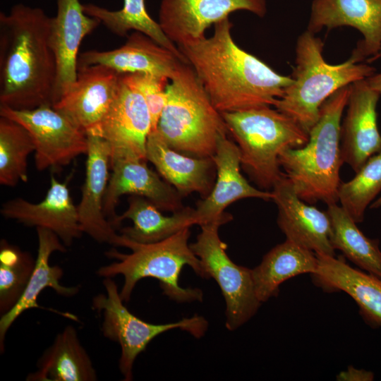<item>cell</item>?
I'll list each match as a JSON object with an SVG mask.
<instances>
[{
    "label": "cell",
    "instance_id": "cell-13",
    "mask_svg": "<svg viewBox=\"0 0 381 381\" xmlns=\"http://www.w3.org/2000/svg\"><path fill=\"white\" fill-rule=\"evenodd\" d=\"M212 158L216 167V179L209 195L196 204L198 225L230 222L233 217L224 210L238 200L253 198L272 200L271 191L252 186L241 174L238 147L227 134L219 138L216 152Z\"/></svg>",
    "mask_w": 381,
    "mask_h": 381
},
{
    "label": "cell",
    "instance_id": "cell-15",
    "mask_svg": "<svg viewBox=\"0 0 381 381\" xmlns=\"http://www.w3.org/2000/svg\"><path fill=\"white\" fill-rule=\"evenodd\" d=\"M271 192L278 209L277 224L286 239L316 254L335 256L327 212L301 200L284 173Z\"/></svg>",
    "mask_w": 381,
    "mask_h": 381
},
{
    "label": "cell",
    "instance_id": "cell-37",
    "mask_svg": "<svg viewBox=\"0 0 381 381\" xmlns=\"http://www.w3.org/2000/svg\"><path fill=\"white\" fill-rule=\"evenodd\" d=\"M372 208H379L381 207V196L376 200L371 205Z\"/></svg>",
    "mask_w": 381,
    "mask_h": 381
},
{
    "label": "cell",
    "instance_id": "cell-20",
    "mask_svg": "<svg viewBox=\"0 0 381 381\" xmlns=\"http://www.w3.org/2000/svg\"><path fill=\"white\" fill-rule=\"evenodd\" d=\"M181 61H183L174 53L147 35L134 31L120 47L108 51L90 50L80 54L78 67L99 64L121 74L147 73L170 80Z\"/></svg>",
    "mask_w": 381,
    "mask_h": 381
},
{
    "label": "cell",
    "instance_id": "cell-7",
    "mask_svg": "<svg viewBox=\"0 0 381 381\" xmlns=\"http://www.w3.org/2000/svg\"><path fill=\"white\" fill-rule=\"evenodd\" d=\"M167 101L157 131L174 150L195 157H212L219 138L228 134L193 68L181 61L166 89Z\"/></svg>",
    "mask_w": 381,
    "mask_h": 381
},
{
    "label": "cell",
    "instance_id": "cell-22",
    "mask_svg": "<svg viewBox=\"0 0 381 381\" xmlns=\"http://www.w3.org/2000/svg\"><path fill=\"white\" fill-rule=\"evenodd\" d=\"M56 4L57 12L52 18L51 28L57 68L53 104L76 79L78 50L83 40L101 23L85 13L79 0H56Z\"/></svg>",
    "mask_w": 381,
    "mask_h": 381
},
{
    "label": "cell",
    "instance_id": "cell-9",
    "mask_svg": "<svg viewBox=\"0 0 381 381\" xmlns=\"http://www.w3.org/2000/svg\"><path fill=\"white\" fill-rule=\"evenodd\" d=\"M223 224L214 222L200 226L201 231L190 246L208 279L213 278L219 285L226 303V327L233 331L255 314L261 302L255 294L251 270L234 263L226 252L227 246L219 235Z\"/></svg>",
    "mask_w": 381,
    "mask_h": 381
},
{
    "label": "cell",
    "instance_id": "cell-17",
    "mask_svg": "<svg viewBox=\"0 0 381 381\" xmlns=\"http://www.w3.org/2000/svg\"><path fill=\"white\" fill-rule=\"evenodd\" d=\"M380 96L366 79L351 85L346 114L341 126V152L343 162L355 172L381 151L377 114Z\"/></svg>",
    "mask_w": 381,
    "mask_h": 381
},
{
    "label": "cell",
    "instance_id": "cell-19",
    "mask_svg": "<svg viewBox=\"0 0 381 381\" xmlns=\"http://www.w3.org/2000/svg\"><path fill=\"white\" fill-rule=\"evenodd\" d=\"M1 214L25 226L45 228L54 232L67 247L83 234L78 207L73 202L66 183L52 176L44 198L32 203L18 198L2 205Z\"/></svg>",
    "mask_w": 381,
    "mask_h": 381
},
{
    "label": "cell",
    "instance_id": "cell-18",
    "mask_svg": "<svg viewBox=\"0 0 381 381\" xmlns=\"http://www.w3.org/2000/svg\"><path fill=\"white\" fill-rule=\"evenodd\" d=\"M341 26L358 30L363 35L352 55L361 62L381 49V0H314L308 30L317 33Z\"/></svg>",
    "mask_w": 381,
    "mask_h": 381
},
{
    "label": "cell",
    "instance_id": "cell-35",
    "mask_svg": "<svg viewBox=\"0 0 381 381\" xmlns=\"http://www.w3.org/2000/svg\"><path fill=\"white\" fill-rule=\"evenodd\" d=\"M337 380L339 381H371L374 380V373L350 365L346 370L341 371L337 375Z\"/></svg>",
    "mask_w": 381,
    "mask_h": 381
},
{
    "label": "cell",
    "instance_id": "cell-34",
    "mask_svg": "<svg viewBox=\"0 0 381 381\" xmlns=\"http://www.w3.org/2000/svg\"><path fill=\"white\" fill-rule=\"evenodd\" d=\"M122 80L137 90L145 99L148 107L152 131L156 130L167 101V86L169 80L147 73L121 74Z\"/></svg>",
    "mask_w": 381,
    "mask_h": 381
},
{
    "label": "cell",
    "instance_id": "cell-11",
    "mask_svg": "<svg viewBox=\"0 0 381 381\" xmlns=\"http://www.w3.org/2000/svg\"><path fill=\"white\" fill-rule=\"evenodd\" d=\"M152 121L147 104L135 89L121 81L107 113L96 135L105 140L111 152V161L138 159L145 161Z\"/></svg>",
    "mask_w": 381,
    "mask_h": 381
},
{
    "label": "cell",
    "instance_id": "cell-8",
    "mask_svg": "<svg viewBox=\"0 0 381 381\" xmlns=\"http://www.w3.org/2000/svg\"><path fill=\"white\" fill-rule=\"evenodd\" d=\"M106 294L92 298V308L103 316L101 330L107 339L121 347L119 368L123 380H133V368L137 356L158 335L174 329L185 330L199 339L206 332L208 322L200 315L185 318L167 324H152L138 318L123 305L118 286L111 278H104Z\"/></svg>",
    "mask_w": 381,
    "mask_h": 381
},
{
    "label": "cell",
    "instance_id": "cell-3",
    "mask_svg": "<svg viewBox=\"0 0 381 381\" xmlns=\"http://www.w3.org/2000/svg\"><path fill=\"white\" fill-rule=\"evenodd\" d=\"M351 85L330 96L322 105L320 116L308 133V143L284 150L281 168L298 196L308 203H337L344 163L341 152V121L347 105Z\"/></svg>",
    "mask_w": 381,
    "mask_h": 381
},
{
    "label": "cell",
    "instance_id": "cell-26",
    "mask_svg": "<svg viewBox=\"0 0 381 381\" xmlns=\"http://www.w3.org/2000/svg\"><path fill=\"white\" fill-rule=\"evenodd\" d=\"M37 369L28 381H95L93 363L81 344L75 327L66 326L38 360Z\"/></svg>",
    "mask_w": 381,
    "mask_h": 381
},
{
    "label": "cell",
    "instance_id": "cell-2",
    "mask_svg": "<svg viewBox=\"0 0 381 381\" xmlns=\"http://www.w3.org/2000/svg\"><path fill=\"white\" fill-rule=\"evenodd\" d=\"M52 18L22 4L0 13V105L30 109L53 105L56 61Z\"/></svg>",
    "mask_w": 381,
    "mask_h": 381
},
{
    "label": "cell",
    "instance_id": "cell-12",
    "mask_svg": "<svg viewBox=\"0 0 381 381\" xmlns=\"http://www.w3.org/2000/svg\"><path fill=\"white\" fill-rule=\"evenodd\" d=\"M244 10L259 17L267 11L265 0H162L159 24L169 39L177 46L205 37L212 25Z\"/></svg>",
    "mask_w": 381,
    "mask_h": 381
},
{
    "label": "cell",
    "instance_id": "cell-10",
    "mask_svg": "<svg viewBox=\"0 0 381 381\" xmlns=\"http://www.w3.org/2000/svg\"><path fill=\"white\" fill-rule=\"evenodd\" d=\"M0 116L16 121L28 131L35 145V163L39 171L67 165L87 153L85 131L52 105L20 110L0 105Z\"/></svg>",
    "mask_w": 381,
    "mask_h": 381
},
{
    "label": "cell",
    "instance_id": "cell-36",
    "mask_svg": "<svg viewBox=\"0 0 381 381\" xmlns=\"http://www.w3.org/2000/svg\"><path fill=\"white\" fill-rule=\"evenodd\" d=\"M368 85L381 95V73L373 74L366 78Z\"/></svg>",
    "mask_w": 381,
    "mask_h": 381
},
{
    "label": "cell",
    "instance_id": "cell-25",
    "mask_svg": "<svg viewBox=\"0 0 381 381\" xmlns=\"http://www.w3.org/2000/svg\"><path fill=\"white\" fill-rule=\"evenodd\" d=\"M38 238L37 255L28 286L16 305L0 319V351H4L6 334L16 320L25 311L40 308L37 299L42 291L51 288L61 296L70 297L78 294L79 286H65L60 279L64 270L58 265L51 266L49 258L55 251L66 252V246L52 231L37 228Z\"/></svg>",
    "mask_w": 381,
    "mask_h": 381
},
{
    "label": "cell",
    "instance_id": "cell-27",
    "mask_svg": "<svg viewBox=\"0 0 381 381\" xmlns=\"http://www.w3.org/2000/svg\"><path fill=\"white\" fill-rule=\"evenodd\" d=\"M128 208L118 215L117 229L122 221L130 219L133 225L120 229L121 234L140 243H152L163 241L179 231L198 224L195 208L184 207L181 210L165 216L162 210L146 198L131 195Z\"/></svg>",
    "mask_w": 381,
    "mask_h": 381
},
{
    "label": "cell",
    "instance_id": "cell-33",
    "mask_svg": "<svg viewBox=\"0 0 381 381\" xmlns=\"http://www.w3.org/2000/svg\"><path fill=\"white\" fill-rule=\"evenodd\" d=\"M35 265L27 253L1 242L0 250V314L9 312L23 294Z\"/></svg>",
    "mask_w": 381,
    "mask_h": 381
},
{
    "label": "cell",
    "instance_id": "cell-31",
    "mask_svg": "<svg viewBox=\"0 0 381 381\" xmlns=\"http://www.w3.org/2000/svg\"><path fill=\"white\" fill-rule=\"evenodd\" d=\"M33 140L19 123L0 116V183L13 187L26 182L28 157L35 152Z\"/></svg>",
    "mask_w": 381,
    "mask_h": 381
},
{
    "label": "cell",
    "instance_id": "cell-38",
    "mask_svg": "<svg viewBox=\"0 0 381 381\" xmlns=\"http://www.w3.org/2000/svg\"><path fill=\"white\" fill-rule=\"evenodd\" d=\"M380 58H381V49L380 50V52L376 55H375L373 57H370V58L368 59V62L371 63V62H373V61H374L375 60H377V59H379Z\"/></svg>",
    "mask_w": 381,
    "mask_h": 381
},
{
    "label": "cell",
    "instance_id": "cell-23",
    "mask_svg": "<svg viewBox=\"0 0 381 381\" xmlns=\"http://www.w3.org/2000/svg\"><path fill=\"white\" fill-rule=\"evenodd\" d=\"M147 160L158 174L182 196L197 193L205 198L216 179V167L212 157H195L169 147L157 130L151 131L147 141Z\"/></svg>",
    "mask_w": 381,
    "mask_h": 381
},
{
    "label": "cell",
    "instance_id": "cell-14",
    "mask_svg": "<svg viewBox=\"0 0 381 381\" xmlns=\"http://www.w3.org/2000/svg\"><path fill=\"white\" fill-rule=\"evenodd\" d=\"M121 75L99 64L78 67L75 82L52 107L87 135H96L116 95Z\"/></svg>",
    "mask_w": 381,
    "mask_h": 381
},
{
    "label": "cell",
    "instance_id": "cell-4",
    "mask_svg": "<svg viewBox=\"0 0 381 381\" xmlns=\"http://www.w3.org/2000/svg\"><path fill=\"white\" fill-rule=\"evenodd\" d=\"M190 227L159 242L140 243L121 234L114 239V246L131 250L128 254L114 249L106 253L116 261L99 267L97 274L103 278L122 275L124 283L120 291L123 302H128L136 284L142 279H157L163 294L179 303L201 301L203 294L200 289L183 288L179 285L182 268L188 265L200 277L208 279L200 259L188 243Z\"/></svg>",
    "mask_w": 381,
    "mask_h": 381
},
{
    "label": "cell",
    "instance_id": "cell-16",
    "mask_svg": "<svg viewBox=\"0 0 381 381\" xmlns=\"http://www.w3.org/2000/svg\"><path fill=\"white\" fill-rule=\"evenodd\" d=\"M146 162L138 159H116L110 162L112 173L104 195V212L115 229L116 207L126 194L143 197L163 211L175 212L184 207L183 197Z\"/></svg>",
    "mask_w": 381,
    "mask_h": 381
},
{
    "label": "cell",
    "instance_id": "cell-29",
    "mask_svg": "<svg viewBox=\"0 0 381 381\" xmlns=\"http://www.w3.org/2000/svg\"><path fill=\"white\" fill-rule=\"evenodd\" d=\"M331 222L330 241L350 261L363 270L381 277V250L379 241L365 236L356 222L341 207L327 205Z\"/></svg>",
    "mask_w": 381,
    "mask_h": 381
},
{
    "label": "cell",
    "instance_id": "cell-32",
    "mask_svg": "<svg viewBox=\"0 0 381 381\" xmlns=\"http://www.w3.org/2000/svg\"><path fill=\"white\" fill-rule=\"evenodd\" d=\"M349 181L341 182L337 200L341 207L359 223L368 206L381 191V151L370 157Z\"/></svg>",
    "mask_w": 381,
    "mask_h": 381
},
{
    "label": "cell",
    "instance_id": "cell-6",
    "mask_svg": "<svg viewBox=\"0 0 381 381\" xmlns=\"http://www.w3.org/2000/svg\"><path fill=\"white\" fill-rule=\"evenodd\" d=\"M237 145L243 171L260 189L271 190L284 175L279 156L301 147L308 133L293 119L271 106L222 113Z\"/></svg>",
    "mask_w": 381,
    "mask_h": 381
},
{
    "label": "cell",
    "instance_id": "cell-5",
    "mask_svg": "<svg viewBox=\"0 0 381 381\" xmlns=\"http://www.w3.org/2000/svg\"><path fill=\"white\" fill-rule=\"evenodd\" d=\"M323 42L308 30L298 37L293 82L274 105L308 133L318 121L322 104L330 96L375 72V68L352 54L341 64H328L323 57Z\"/></svg>",
    "mask_w": 381,
    "mask_h": 381
},
{
    "label": "cell",
    "instance_id": "cell-21",
    "mask_svg": "<svg viewBox=\"0 0 381 381\" xmlns=\"http://www.w3.org/2000/svg\"><path fill=\"white\" fill-rule=\"evenodd\" d=\"M110 151L108 143L102 138L87 135L85 179L77 207L83 232L98 243L113 245L118 234L104 212L111 165Z\"/></svg>",
    "mask_w": 381,
    "mask_h": 381
},
{
    "label": "cell",
    "instance_id": "cell-24",
    "mask_svg": "<svg viewBox=\"0 0 381 381\" xmlns=\"http://www.w3.org/2000/svg\"><path fill=\"white\" fill-rule=\"evenodd\" d=\"M316 256L318 269L313 274L315 282L326 290L346 293L359 306L364 320L381 327V277L353 268L341 256Z\"/></svg>",
    "mask_w": 381,
    "mask_h": 381
},
{
    "label": "cell",
    "instance_id": "cell-30",
    "mask_svg": "<svg viewBox=\"0 0 381 381\" xmlns=\"http://www.w3.org/2000/svg\"><path fill=\"white\" fill-rule=\"evenodd\" d=\"M83 9L87 15L99 20L114 34L125 37L130 30L140 32L187 63L177 45L169 39L159 23L148 13L145 0H123L122 8L117 11L92 4H84Z\"/></svg>",
    "mask_w": 381,
    "mask_h": 381
},
{
    "label": "cell",
    "instance_id": "cell-28",
    "mask_svg": "<svg viewBox=\"0 0 381 381\" xmlns=\"http://www.w3.org/2000/svg\"><path fill=\"white\" fill-rule=\"evenodd\" d=\"M315 253L287 239L266 253L261 262L251 270L254 288L262 303L276 296L279 286L301 274H314L318 269Z\"/></svg>",
    "mask_w": 381,
    "mask_h": 381
},
{
    "label": "cell",
    "instance_id": "cell-1",
    "mask_svg": "<svg viewBox=\"0 0 381 381\" xmlns=\"http://www.w3.org/2000/svg\"><path fill=\"white\" fill-rule=\"evenodd\" d=\"M214 25L210 37L177 47L214 107L224 113L274 106L292 77L279 74L238 47L229 18Z\"/></svg>",
    "mask_w": 381,
    "mask_h": 381
}]
</instances>
